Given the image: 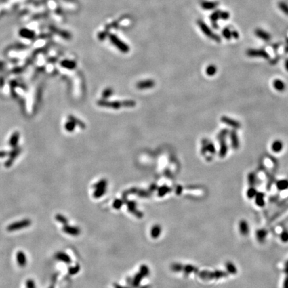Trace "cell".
I'll return each instance as SVG.
<instances>
[{"label":"cell","instance_id":"obj_1","mask_svg":"<svg viewBox=\"0 0 288 288\" xmlns=\"http://www.w3.org/2000/svg\"><path fill=\"white\" fill-rule=\"evenodd\" d=\"M98 104L100 106L105 108H112V109H119L121 107L126 108H132L135 106L136 102L134 101H123V102H108L106 100H100L98 102Z\"/></svg>","mask_w":288,"mask_h":288},{"label":"cell","instance_id":"obj_2","mask_svg":"<svg viewBox=\"0 0 288 288\" xmlns=\"http://www.w3.org/2000/svg\"><path fill=\"white\" fill-rule=\"evenodd\" d=\"M197 24L198 25L199 29L202 31V33L206 35L208 38L212 39V40L215 41L218 43H220L221 41V37L218 35L216 33H213L211 29L206 25L205 23L202 20H198L197 22Z\"/></svg>","mask_w":288,"mask_h":288},{"label":"cell","instance_id":"obj_3","mask_svg":"<svg viewBox=\"0 0 288 288\" xmlns=\"http://www.w3.org/2000/svg\"><path fill=\"white\" fill-rule=\"evenodd\" d=\"M109 38L113 45L115 46L119 51L123 53H127L129 51V47L123 41H121L117 35L114 34L109 35Z\"/></svg>","mask_w":288,"mask_h":288},{"label":"cell","instance_id":"obj_4","mask_svg":"<svg viewBox=\"0 0 288 288\" xmlns=\"http://www.w3.org/2000/svg\"><path fill=\"white\" fill-rule=\"evenodd\" d=\"M247 55L252 58H263L266 60L270 58V55L264 49H249L247 51Z\"/></svg>","mask_w":288,"mask_h":288},{"label":"cell","instance_id":"obj_5","mask_svg":"<svg viewBox=\"0 0 288 288\" xmlns=\"http://www.w3.org/2000/svg\"><path fill=\"white\" fill-rule=\"evenodd\" d=\"M221 121L224 123L234 128V129H239V128L241 127V123L239 121L227 116H222V118H221Z\"/></svg>","mask_w":288,"mask_h":288},{"label":"cell","instance_id":"obj_6","mask_svg":"<svg viewBox=\"0 0 288 288\" xmlns=\"http://www.w3.org/2000/svg\"><path fill=\"white\" fill-rule=\"evenodd\" d=\"M218 1H203L201 2V7L205 10H213L218 6Z\"/></svg>","mask_w":288,"mask_h":288},{"label":"cell","instance_id":"obj_7","mask_svg":"<svg viewBox=\"0 0 288 288\" xmlns=\"http://www.w3.org/2000/svg\"><path fill=\"white\" fill-rule=\"evenodd\" d=\"M230 138L232 142V146L234 150H237L239 147V141L237 132L235 130H232L230 131Z\"/></svg>","mask_w":288,"mask_h":288},{"label":"cell","instance_id":"obj_8","mask_svg":"<svg viewBox=\"0 0 288 288\" xmlns=\"http://www.w3.org/2000/svg\"><path fill=\"white\" fill-rule=\"evenodd\" d=\"M255 34L257 37H259L260 39H262L264 41H268L271 39V35L270 33H268L267 31L263 30L261 29H257L255 31Z\"/></svg>","mask_w":288,"mask_h":288},{"label":"cell","instance_id":"obj_9","mask_svg":"<svg viewBox=\"0 0 288 288\" xmlns=\"http://www.w3.org/2000/svg\"><path fill=\"white\" fill-rule=\"evenodd\" d=\"M155 85V82L151 79L150 80H146V81H140V82L137 83V88L140 89H149V88L153 87Z\"/></svg>","mask_w":288,"mask_h":288},{"label":"cell","instance_id":"obj_10","mask_svg":"<svg viewBox=\"0 0 288 288\" xmlns=\"http://www.w3.org/2000/svg\"><path fill=\"white\" fill-rule=\"evenodd\" d=\"M220 12L221 11H220V10H216V11L213 12L211 14V16H210V20L211 21L213 28L215 29L218 28V25L217 22L218 20L220 19Z\"/></svg>","mask_w":288,"mask_h":288},{"label":"cell","instance_id":"obj_11","mask_svg":"<svg viewBox=\"0 0 288 288\" xmlns=\"http://www.w3.org/2000/svg\"><path fill=\"white\" fill-rule=\"evenodd\" d=\"M220 151H219V155L220 157H226V155L228 153V145H227V143L226 142V139L225 140H222L220 141Z\"/></svg>","mask_w":288,"mask_h":288},{"label":"cell","instance_id":"obj_12","mask_svg":"<svg viewBox=\"0 0 288 288\" xmlns=\"http://www.w3.org/2000/svg\"><path fill=\"white\" fill-rule=\"evenodd\" d=\"M273 85L275 89L278 91H283L285 89V84L281 79H275L273 82Z\"/></svg>","mask_w":288,"mask_h":288},{"label":"cell","instance_id":"obj_13","mask_svg":"<svg viewBox=\"0 0 288 288\" xmlns=\"http://www.w3.org/2000/svg\"><path fill=\"white\" fill-rule=\"evenodd\" d=\"M283 148V143L279 140H276L272 145V150L275 153H279Z\"/></svg>","mask_w":288,"mask_h":288},{"label":"cell","instance_id":"obj_14","mask_svg":"<svg viewBox=\"0 0 288 288\" xmlns=\"http://www.w3.org/2000/svg\"><path fill=\"white\" fill-rule=\"evenodd\" d=\"M29 224V222H28V221L25 220V221H23V222H19L17 224L12 225V226L9 227V230H15L16 229H18V228H24V227L27 226Z\"/></svg>","mask_w":288,"mask_h":288},{"label":"cell","instance_id":"obj_15","mask_svg":"<svg viewBox=\"0 0 288 288\" xmlns=\"http://www.w3.org/2000/svg\"><path fill=\"white\" fill-rule=\"evenodd\" d=\"M206 73L209 76H213L217 72V68L213 65H210L206 68Z\"/></svg>","mask_w":288,"mask_h":288},{"label":"cell","instance_id":"obj_16","mask_svg":"<svg viewBox=\"0 0 288 288\" xmlns=\"http://www.w3.org/2000/svg\"><path fill=\"white\" fill-rule=\"evenodd\" d=\"M222 35H223V36H224L225 38H226V39H232V31L230 30V29L228 28H224V29L222 30Z\"/></svg>","mask_w":288,"mask_h":288},{"label":"cell","instance_id":"obj_17","mask_svg":"<svg viewBox=\"0 0 288 288\" xmlns=\"http://www.w3.org/2000/svg\"><path fill=\"white\" fill-rule=\"evenodd\" d=\"M278 6L281 12H283L285 15L288 16V5L287 3H284V2H279Z\"/></svg>","mask_w":288,"mask_h":288},{"label":"cell","instance_id":"obj_18","mask_svg":"<svg viewBox=\"0 0 288 288\" xmlns=\"http://www.w3.org/2000/svg\"><path fill=\"white\" fill-rule=\"evenodd\" d=\"M229 132H230L229 131V130L227 129H224L222 130V131L220 132V133L218 134V140L219 141H221L222 140H225V139H226V136L228 135Z\"/></svg>","mask_w":288,"mask_h":288},{"label":"cell","instance_id":"obj_19","mask_svg":"<svg viewBox=\"0 0 288 288\" xmlns=\"http://www.w3.org/2000/svg\"><path fill=\"white\" fill-rule=\"evenodd\" d=\"M207 152H209L211 154H214L215 153V146L211 142H207Z\"/></svg>","mask_w":288,"mask_h":288},{"label":"cell","instance_id":"obj_20","mask_svg":"<svg viewBox=\"0 0 288 288\" xmlns=\"http://www.w3.org/2000/svg\"><path fill=\"white\" fill-rule=\"evenodd\" d=\"M277 186H278L279 188L283 190V189L287 188L288 182L287 181H285V180L279 181V182L277 183Z\"/></svg>","mask_w":288,"mask_h":288},{"label":"cell","instance_id":"obj_21","mask_svg":"<svg viewBox=\"0 0 288 288\" xmlns=\"http://www.w3.org/2000/svg\"><path fill=\"white\" fill-rule=\"evenodd\" d=\"M18 262L20 263V265L22 266H24V265L26 264V258H25V255L22 253H20L18 255Z\"/></svg>","mask_w":288,"mask_h":288},{"label":"cell","instance_id":"obj_22","mask_svg":"<svg viewBox=\"0 0 288 288\" xmlns=\"http://www.w3.org/2000/svg\"><path fill=\"white\" fill-rule=\"evenodd\" d=\"M230 16V14L228 12H220V19L226 20L229 19Z\"/></svg>","mask_w":288,"mask_h":288},{"label":"cell","instance_id":"obj_23","mask_svg":"<svg viewBox=\"0 0 288 288\" xmlns=\"http://www.w3.org/2000/svg\"><path fill=\"white\" fill-rule=\"evenodd\" d=\"M112 92H113L112 90L111 89H107L105 90L104 93H103V96H104V98H108V97H110L111 94H112Z\"/></svg>","mask_w":288,"mask_h":288},{"label":"cell","instance_id":"obj_24","mask_svg":"<svg viewBox=\"0 0 288 288\" xmlns=\"http://www.w3.org/2000/svg\"><path fill=\"white\" fill-rule=\"evenodd\" d=\"M232 36L233 38H234L235 39H237L239 38V33H238V32H237V31L233 30V31H232Z\"/></svg>","mask_w":288,"mask_h":288},{"label":"cell","instance_id":"obj_25","mask_svg":"<svg viewBox=\"0 0 288 288\" xmlns=\"http://www.w3.org/2000/svg\"><path fill=\"white\" fill-rule=\"evenodd\" d=\"M241 224L243 225V226H245V230H241V232L242 233H247V230H248V228H247V224L246 223H245V222H241ZM243 229H245L244 227H243Z\"/></svg>","mask_w":288,"mask_h":288},{"label":"cell","instance_id":"obj_26","mask_svg":"<svg viewBox=\"0 0 288 288\" xmlns=\"http://www.w3.org/2000/svg\"><path fill=\"white\" fill-rule=\"evenodd\" d=\"M278 61H279V57H277V58H274V59H272V60H271L270 63H271V64H272L274 65V64H276V63H277V62H278Z\"/></svg>","mask_w":288,"mask_h":288},{"label":"cell","instance_id":"obj_27","mask_svg":"<svg viewBox=\"0 0 288 288\" xmlns=\"http://www.w3.org/2000/svg\"><path fill=\"white\" fill-rule=\"evenodd\" d=\"M105 37H106V35H105V33L104 32L100 33V34H99V38H100V39H102V40L105 39Z\"/></svg>","mask_w":288,"mask_h":288},{"label":"cell","instance_id":"obj_28","mask_svg":"<svg viewBox=\"0 0 288 288\" xmlns=\"http://www.w3.org/2000/svg\"><path fill=\"white\" fill-rule=\"evenodd\" d=\"M285 69H286V71H288V58L286 59V60H285Z\"/></svg>","mask_w":288,"mask_h":288},{"label":"cell","instance_id":"obj_29","mask_svg":"<svg viewBox=\"0 0 288 288\" xmlns=\"http://www.w3.org/2000/svg\"><path fill=\"white\" fill-rule=\"evenodd\" d=\"M285 52H286V53H288V46H286V47H285Z\"/></svg>","mask_w":288,"mask_h":288}]
</instances>
